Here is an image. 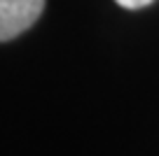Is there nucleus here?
<instances>
[{
  "label": "nucleus",
  "mask_w": 159,
  "mask_h": 156,
  "mask_svg": "<svg viewBox=\"0 0 159 156\" xmlns=\"http://www.w3.org/2000/svg\"><path fill=\"white\" fill-rule=\"evenodd\" d=\"M45 0H0V42L28 30L42 14Z\"/></svg>",
  "instance_id": "1"
},
{
  "label": "nucleus",
  "mask_w": 159,
  "mask_h": 156,
  "mask_svg": "<svg viewBox=\"0 0 159 156\" xmlns=\"http://www.w3.org/2000/svg\"><path fill=\"white\" fill-rule=\"evenodd\" d=\"M117 5L126 7V10H138V7H148L150 2H154V0H115Z\"/></svg>",
  "instance_id": "2"
}]
</instances>
